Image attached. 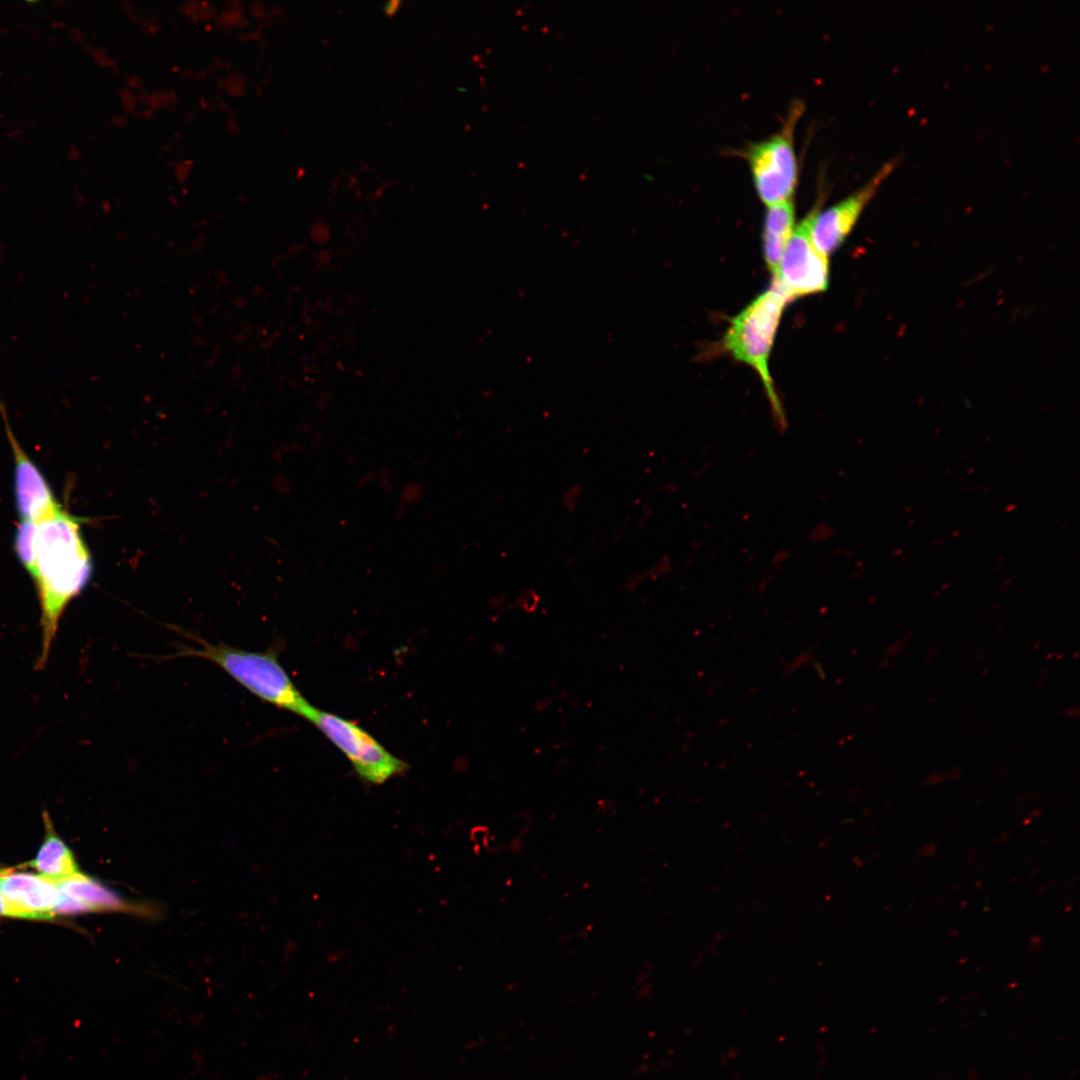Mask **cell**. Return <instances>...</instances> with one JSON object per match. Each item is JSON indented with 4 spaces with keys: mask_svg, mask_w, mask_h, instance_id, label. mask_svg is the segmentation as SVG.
I'll return each instance as SVG.
<instances>
[{
    "mask_svg": "<svg viewBox=\"0 0 1080 1080\" xmlns=\"http://www.w3.org/2000/svg\"><path fill=\"white\" fill-rule=\"evenodd\" d=\"M795 228L793 199L767 207L763 226V252L774 279L778 275L784 250Z\"/></svg>",
    "mask_w": 1080,
    "mask_h": 1080,
    "instance_id": "obj_10",
    "label": "cell"
},
{
    "mask_svg": "<svg viewBox=\"0 0 1080 1080\" xmlns=\"http://www.w3.org/2000/svg\"><path fill=\"white\" fill-rule=\"evenodd\" d=\"M0 871H1V869H0Z\"/></svg>",
    "mask_w": 1080,
    "mask_h": 1080,
    "instance_id": "obj_16",
    "label": "cell"
},
{
    "mask_svg": "<svg viewBox=\"0 0 1080 1080\" xmlns=\"http://www.w3.org/2000/svg\"><path fill=\"white\" fill-rule=\"evenodd\" d=\"M821 202L818 201L795 226L782 255L778 275L774 279V284L790 301L796 297L823 292L828 287L827 256L817 250L811 236L812 224Z\"/></svg>",
    "mask_w": 1080,
    "mask_h": 1080,
    "instance_id": "obj_6",
    "label": "cell"
},
{
    "mask_svg": "<svg viewBox=\"0 0 1080 1080\" xmlns=\"http://www.w3.org/2000/svg\"><path fill=\"white\" fill-rule=\"evenodd\" d=\"M802 112L803 104L794 103L777 132L735 152L748 163L755 190L767 207L793 199L798 183L794 132Z\"/></svg>",
    "mask_w": 1080,
    "mask_h": 1080,
    "instance_id": "obj_4",
    "label": "cell"
},
{
    "mask_svg": "<svg viewBox=\"0 0 1080 1080\" xmlns=\"http://www.w3.org/2000/svg\"><path fill=\"white\" fill-rule=\"evenodd\" d=\"M395 3H396V2H390V3H389V6H388V7H386V11H389L390 13H393V12H394V10H395V7H394V4H395Z\"/></svg>",
    "mask_w": 1080,
    "mask_h": 1080,
    "instance_id": "obj_15",
    "label": "cell"
},
{
    "mask_svg": "<svg viewBox=\"0 0 1080 1080\" xmlns=\"http://www.w3.org/2000/svg\"><path fill=\"white\" fill-rule=\"evenodd\" d=\"M790 300L773 284L731 319L722 347L733 358L753 368L765 388L768 400L781 429L786 416L773 385L769 357L784 307Z\"/></svg>",
    "mask_w": 1080,
    "mask_h": 1080,
    "instance_id": "obj_3",
    "label": "cell"
},
{
    "mask_svg": "<svg viewBox=\"0 0 1080 1080\" xmlns=\"http://www.w3.org/2000/svg\"><path fill=\"white\" fill-rule=\"evenodd\" d=\"M41 876L59 881L78 873L77 865L69 848L52 831L41 846L36 858L30 863Z\"/></svg>",
    "mask_w": 1080,
    "mask_h": 1080,
    "instance_id": "obj_12",
    "label": "cell"
},
{
    "mask_svg": "<svg viewBox=\"0 0 1080 1080\" xmlns=\"http://www.w3.org/2000/svg\"><path fill=\"white\" fill-rule=\"evenodd\" d=\"M55 882L61 893L80 902L87 912L138 911L134 904L79 872Z\"/></svg>",
    "mask_w": 1080,
    "mask_h": 1080,
    "instance_id": "obj_11",
    "label": "cell"
},
{
    "mask_svg": "<svg viewBox=\"0 0 1080 1080\" xmlns=\"http://www.w3.org/2000/svg\"><path fill=\"white\" fill-rule=\"evenodd\" d=\"M36 545L37 523L31 520H19L14 538L15 552L31 577L34 576L36 570Z\"/></svg>",
    "mask_w": 1080,
    "mask_h": 1080,
    "instance_id": "obj_13",
    "label": "cell"
},
{
    "mask_svg": "<svg viewBox=\"0 0 1080 1080\" xmlns=\"http://www.w3.org/2000/svg\"><path fill=\"white\" fill-rule=\"evenodd\" d=\"M310 722L342 751L357 775L369 784H384L408 769L407 763L350 720L316 709Z\"/></svg>",
    "mask_w": 1080,
    "mask_h": 1080,
    "instance_id": "obj_5",
    "label": "cell"
},
{
    "mask_svg": "<svg viewBox=\"0 0 1080 1080\" xmlns=\"http://www.w3.org/2000/svg\"><path fill=\"white\" fill-rule=\"evenodd\" d=\"M82 519L62 505L37 523L36 586L41 617L37 669L46 665L60 619L68 604L88 584L92 559L81 533Z\"/></svg>",
    "mask_w": 1080,
    "mask_h": 1080,
    "instance_id": "obj_1",
    "label": "cell"
},
{
    "mask_svg": "<svg viewBox=\"0 0 1080 1080\" xmlns=\"http://www.w3.org/2000/svg\"><path fill=\"white\" fill-rule=\"evenodd\" d=\"M0 896L11 916L49 919L56 914L61 892L55 881L41 875L0 871Z\"/></svg>",
    "mask_w": 1080,
    "mask_h": 1080,
    "instance_id": "obj_9",
    "label": "cell"
},
{
    "mask_svg": "<svg viewBox=\"0 0 1080 1080\" xmlns=\"http://www.w3.org/2000/svg\"><path fill=\"white\" fill-rule=\"evenodd\" d=\"M895 163V160L886 162L856 191L823 211L817 212L812 224L811 236L819 252L828 256L844 242L882 182L894 170Z\"/></svg>",
    "mask_w": 1080,
    "mask_h": 1080,
    "instance_id": "obj_7",
    "label": "cell"
},
{
    "mask_svg": "<svg viewBox=\"0 0 1080 1080\" xmlns=\"http://www.w3.org/2000/svg\"><path fill=\"white\" fill-rule=\"evenodd\" d=\"M0 914L11 916L10 909L4 899L0 896Z\"/></svg>",
    "mask_w": 1080,
    "mask_h": 1080,
    "instance_id": "obj_14",
    "label": "cell"
},
{
    "mask_svg": "<svg viewBox=\"0 0 1080 1080\" xmlns=\"http://www.w3.org/2000/svg\"><path fill=\"white\" fill-rule=\"evenodd\" d=\"M196 640L198 648H185L177 655L213 662L262 701L311 720L316 708L295 686L273 650L247 651L223 643L212 644L200 638Z\"/></svg>",
    "mask_w": 1080,
    "mask_h": 1080,
    "instance_id": "obj_2",
    "label": "cell"
},
{
    "mask_svg": "<svg viewBox=\"0 0 1080 1080\" xmlns=\"http://www.w3.org/2000/svg\"><path fill=\"white\" fill-rule=\"evenodd\" d=\"M6 434L14 459V488L19 520L36 523L57 510L60 504L46 478L23 450L3 413Z\"/></svg>",
    "mask_w": 1080,
    "mask_h": 1080,
    "instance_id": "obj_8",
    "label": "cell"
}]
</instances>
